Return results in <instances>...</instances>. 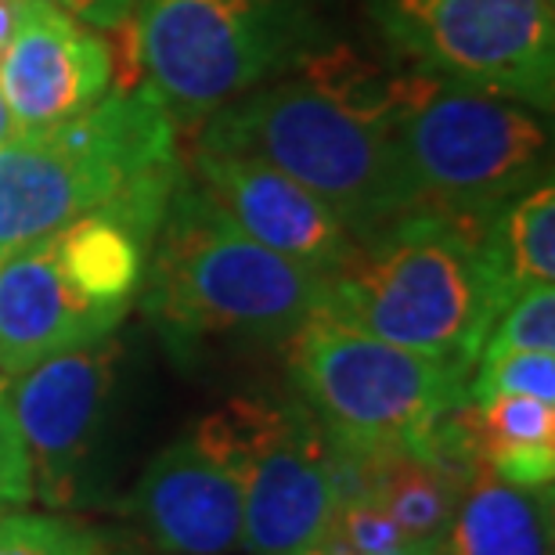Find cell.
Instances as JSON below:
<instances>
[{
    "label": "cell",
    "instance_id": "1",
    "mask_svg": "<svg viewBox=\"0 0 555 555\" xmlns=\"http://www.w3.org/2000/svg\"><path fill=\"white\" fill-rule=\"evenodd\" d=\"M494 220L412 209L353 238L350 257L325 274L318 314L473 372L494 321L516 299Z\"/></svg>",
    "mask_w": 555,
    "mask_h": 555
},
{
    "label": "cell",
    "instance_id": "2",
    "mask_svg": "<svg viewBox=\"0 0 555 555\" xmlns=\"http://www.w3.org/2000/svg\"><path fill=\"white\" fill-rule=\"evenodd\" d=\"M177 181V116L166 98L152 80L108 91L83 116L0 149V257L102 209L152 242Z\"/></svg>",
    "mask_w": 555,
    "mask_h": 555
},
{
    "label": "cell",
    "instance_id": "3",
    "mask_svg": "<svg viewBox=\"0 0 555 555\" xmlns=\"http://www.w3.org/2000/svg\"><path fill=\"white\" fill-rule=\"evenodd\" d=\"M144 263V310L170 347L288 339L325 307V274L249 238L181 173Z\"/></svg>",
    "mask_w": 555,
    "mask_h": 555
},
{
    "label": "cell",
    "instance_id": "4",
    "mask_svg": "<svg viewBox=\"0 0 555 555\" xmlns=\"http://www.w3.org/2000/svg\"><path fill=\"white\" fill-rule=\"evenodd\" d=\"M203 149L249 155L293 177L353 238L412 214L415 188L390 124L343 113L304 80L257 83L209 113Z\"/></svg>",
    "mask_w": 555,
    "mask_h": 555
},
{
    "label": "cell",
    "instance_id": "5",
    "mask_svg": "<svg viewBox=\"0 0 555 555\" xmlns=\"http://www.w3.org/2000/svg\"><path fill=\"white\" fill-rule=\"evenodd\" d=\"M390 130L415 188V209L498 217L548 177L552 134L541 108L422 69H412Z\"/></svg>",
    "mask_w": 555,
    "mask_h": 555
},
{
    "label": "cell",
    "instance_id": "6",
    "mask_svg": "<svg viewBox=\"0 0 555 555\" xmlns=\"http://www.w3.org/2000/svg\"><path fill=\"white\" fill-rule=\"evenodd\" d=\"M288 343L304 408L343 451H412L443 412L465 401L469 369L310 314Z\"/></svg>",
    "mask_w": 555,
    "mask_h": 555
},
{
    "label": "cell",
    "instance_id": "7",
    "mask_svg": "<svg viewBox=\"0 0 555 555\" xmlns=\"http://www.w3.org/2000/svg\"><path fill=\"white\" fill-rule=\"evenodd\" d=\"M144 65L173 116L198 119L314 43V0H134Z\"/></svg>",
    "mask_w": 555,
    "mask_h": 555
},
{
    "label": "cell",
    "instance_id": "8",
    "mask_svg": "<svg viewBox=\"0 0 555 555\" xmlns=\"http://www.w3.org/2000/svg\"><path fill=\"white\" fill-rule=\"evenodd\" d=\"M192 440L238 480L246 552L304 555L325 538L339 502L332 448L304 404L231 397Z\"/></svg>",
    "mask_w": 555,
    "mask_h": 555
},
{
    "label": "cell",
    "instance_id": "9",
    "mask_svg": "<svg viewBox=\"0 0 555 555\" xmlns=\"http://www.w3.org/2000/svg\"><path fill=\"white\" fill-rule=\"evenodd\" d=\"M369 11L415 69L541 113L552 108V0H369Z\"/></svg>",
    "mask_w": 555,
    "mask_h": 555
},
{
    "label": "cell",
    "instance_id": "10",
    "mask_svg": "<svg viewBox=\"0 0 555 555\" xmlns=\"http://www.w3.org/2000/svg\"><path fill=\"white\" fill-rule=\"evenodd\" d=\"M119 343L113 336L51 353L15 379L11 412L26 440L33 465V494L48 505H69L80 469L91 459L108 415L116 383Z\"/></svg>",
    "mask_w": 555,
    "mask_h": 555
},
{
    "label": "cell",
    "instance_id": "11",
    "mask_svg": "<svg viewBox=\"0 0 555 555\" xmlns=\"http://www.w3.org/2000/svg\"><path fill=\"white\" fill-rule=\"evenodd\" d=\"M0 91L18 134L83 116L113 91L102 33L65 15L51 0H26L0 51Z\"/></svg>",
    "mask_w": 555,
    "mask_h": 555
},
{
    "label": "cell",
    "instance_id": "12",
    "mask_svg": "<svg viewBox=\"0 0 555 555\" xmlns=\"http://www.w3.org/2000/svg\"><path fill=\"white\" fill-rule=\"evenodd\" d=\"M188 170L209 203L260 246L321 274L336 271L350 257L353 235L347 224L314 192L274 166L198 144Z\"/></svg>",
    "mask_w": 555,
    "mask_h": 555
},
{
    "label": "cell",
    "instance_id": "13",
    "mask_svg": "<svg viewBox=\"0 0 555 555\" xmlns=\"http://www.w3.org/2000/svg\"><path fill=\"white\" fill-rule=\"evenodd\" d=\"M124 314L87 299L62 271L51 238L0 257V375L18 379L51 353L113 336Z\"/></svg>",
    "mask_w": 555,
    "mask_h": 555
},
{
    "label": "cell",
    "instance_id": "14",
    "mask_svg": "<svg viewBox=\"0 0 555 555\" xmlns=\"http://www.w3.org/2000/svg\"><path fill=\"white\" fill-rule=\"evenodd\" d=\"M130 513L163 555H224L242 545V491L192 437L152 459L130 494Z\"/></svg>",
    "mask_w": 555,
    "mask_h": 555
},
{
    "label": "cell",
    "instance_id": "15",
    "mask_svg": "<svg viewBox=\"0 0 555 555\" xmlns=\"http://www.w3.org/2000/svg\"><path fill=\"white\" fill-rule=\"evenodd\" d=\"M451 555H552V487H519L480 469L448 527Z\"/></svg>",
    "mask_w": 555,
    "mask_h": 555
},
{
    "label": "cell",
    "instance_id": "16",
    "mask_svg": "<svg viewBox=\"0 0 555 555\" xmlns=\"http://www.w3.org/2000/svg\"><path fill=\"white\" fill-rule=\"evenodd\" d=\"M465 418H469L476 454L498 480L552 487L555 404L516 393H494L483 401L465 397Z\"/></svg>",
    "mask_w": 555,
    "mask_h": 555
},
{
    "label": "cell",
    "instance_id": "17",
    "mask_svg": "<svg viewBox=\"0 0 555 555\" xmlns=\"http://www.w3.org/2000/svg\"><path fill=\"white\" fill-rule=\"evenodd\" d=\"M293 65L307 87L336 102L343 113L372 119V124H390L401 113L408 83H412V73H386L350 48L307 51Z\"/></svg>",
    "mask_w": 555,
    "mask_h": 555
},
{
    "label": "cell",
    "instance_id": "18",
    "mask_svg": "<svg viewBox=\"0 0 555 555\" xmlns=\"http://www.w3.org/2000/svg\"><path fill=\"white\" fill-rule=\"evenodd\" d=\"M494 246L513 296L555 278V188L552 177L513 198L494 220Z\"/></svg>",
    "mask_w": 555,
    "mask_h": 555
},
{
    "label": "cell",
    "instance_id": "19",
    "mask_svg": "<svg viewBox=\"0 0 555 555\" xmlns=\"http://www.w3.org/2000/svg\"><path fill=\"white\" fill-rule=\"evenodd\" d=\"M494 393L534 397V401L555 404V353L552 350H508L483 353L465 386L469 401H483Z\"/></svg>",
    "mask_w": 555,
    "mask_h": 555
},
{
    "label": "cell",
    "instance_id": "20",
    "mask_svg": "<svg viewBox=\"0 0 555 555\" xmlns=\"http://www.w3.org/2000/svg\"><path fill=\"white\" fill-rule=\"evenodd\" d=\"M0 555H116L91 527L59 516H0Z\"/></svg>",
    "mask_w": 555,
    "mask_h": 555
},
{
    "label": "cell",
    "instance_id": "21",
    "mask_svg": "<svg viewBox=\"0 0 555 555\" xmlns=\"http://www.w3.org/2000/svg\"><path fill=\"white\" fill-rule=\"evenodd\" d=\"M508 350H552L555 353V288L534 285L519 293L505 314L494 321L487 336L483 353H508Z\"/></svg>",
    "mask_w": 555,
    "mask_h": 555
},
{
    "label": "cell",
    "instance_id": "22",
    "mask_svg": "<svg viewBox=\"0 0 555 555\" xmlns=\"http://www.w3.org/2000/svg\"><path fill=\"white\" fill-rule=\"evenodd\" d=\"M328 541L336 545L361 552V555H412L426 552L415 548L412 541L401 534V527L393 524L390 513L383 505H375L372 498H353V502H339L332 513V524L325 530Z\"/></svg>",
    "mask_w": 555,
    "mask_h": 555
},
{
    "label": "cell",
    "instance_id": "23",
    "mask_svg": "<svg viewBox=\"0 0 555 555\" xmlns=\"http://www.w3.org/2000/svg\"><path fill=\"white\" fill-rule=\"evenodd\" d=\"M33 498V465L26 440L18 433L15 412H11L8 379L0 375V516L15 513Z\"/></svg>",
    "mask_w": 555,
    "mask_h": 555
},
{
    "label": "cell",
    "instance_id": "24",
    "mask_svg": "<svg viewBox=\"0 0 555 555\" xmlns=\"http://www.w3.org/2000/svg\"><path fill=\"white\" fill-rule=\"evenodd\" d=\"M51 4L91 29H108L134 11V0H51Z\"/></svg>",
    "mask_w": 555,
    "mask_h": 555
},
{
    "label": "cell",
    "instance_id": "25",
    "mask_svg": "<svg viewBox=\"0 0 555 555\" xmlns=\"http://www.w3.org/2000/svg\"><path fill=\"white\" fill-rule=\"evenodd\" d=\"M26 0H0V51H4V43L11 37V29H15V18Z\"/></svg>",
    "mask_w": 555,
    "mask_h": 555
},
{
    "label": "cell",
    "instance_id": "26",
    "mask_svg": "<svg viewBox=\"0 0 555 555\" xmlns=\"http://www.w3.org/2000/svg\"><path fill=\"white\" fill-rule=\"evenodd\" d=\"M15 138H18V124H15V116H11V108L4 102V91H0V149Z\"/></svg>",
    "mask_w": 555,
    "mask_h": 555
},
{
    "label": "cell",
    "instance_id": "27",
    "mask_svg": "<svg viewBox=\"0 0 555 555\" xmlns=\"http://www.w3.org/2000/svg\"><path fill=\"white\" fill-rule=\"evenodd\" d=\"M440 548V545H437ZM433 548H426V552H412V555H429ZM304 555H361V552H350V548H343V545H336V541H328V538H321L318 545H310Z\"/></svg>",
    "mask_w": 555,
    "mask_h": 555
},
{
    "label": "cell",
    "instance_id": "28",
    "mask_svg": "<svg viewBox=\"0 0 555 555\" xmlns=\"http://www.w3.org/2000/svg\"><path fill=\"white\" fill-rule=\"evenodd\" d=\"M429 555H451V552H448V545H440V548H433Z\"/></svg>",
    "mask_w": 555,
    "mask_h": 555
}]
</instances>
